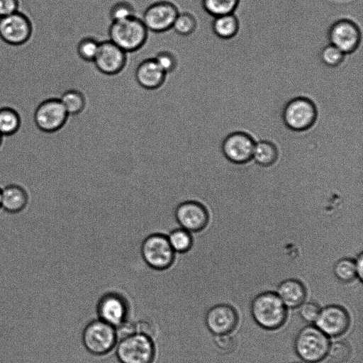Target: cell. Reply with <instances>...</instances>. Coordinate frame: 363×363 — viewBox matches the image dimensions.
<instances>
[{
  "instance_id": "1",
  "label": "cell",
  "mask_w": 363,
  "mask_h": 363,
  "mask_svg": "<svg viewBox=\"0 0 363 363\" xmlns=\"http://www.w3.org/2000/svg\"><path fill=\"white\" fill-rule=\"evenodd\" d=\"M250 312L255 322L267 330L280 328L287 318V308L277 294L272 291L262 292L254 297Z\"/></svg>"
},
{
  "instance_id": "2",
  "label": "cell",
  "mask_w": 363,
  "mask_h": 363,
  "mask_svg": "<svg viewBox=\"0 0 363 363\" xmlns=\"http://www.w3.org/2000/svg\"><path fill=\"white\" fill-rule=\"evenodd\" d=\"M109 40L126 53L135 52L145 43L148 30L137 16L125 20L111 22L108 28Z\"/></svg>"
},
{
  "instance_id": "3",
  "label": "cell",
  "mask_w": 363,
  "mask_h": 363,
  "mask_svg": "<svg viewBox=\"0 0 363 363\" xmlns=\"http://www.w3.org/2000/svg\"><path fill=\"white\" fill-rule=\"evenodd\" d=\"M330 345L328 337L315 325L303 327L294 340L296 354L307 363H318L328 354Z\"/></svg>"
},
{
  "instance_id": "4",
  "label": "cell",
  "mask_w": 363,
  "mask_h": 363,
  "mask_svg": "<svg viewBox=\"0 0 363 363\" xmlns=\"http://www.w3.org/2000/svg\"><path fill=\"white\" fill-rule=\"evenodd\" d=\"M318 111L312 100L305 96H298L288 101L282 111L284 124L294 131H304L315 122Z\"/></svg>"
},
{
  "instance_id": "5",
  "label": "cell",
  "mask_w": 363,
  "mask_h": 363,
  "mask_svg": "<svg viewBox=\"0 0 363 363\" xmlns=\"http://www.w3.org/2000/svg\"><path fill=\"white\" fill-rule=\"evenodd\" d=\"M69 116L59 98H48L37 106L33 121L40 131L53 133L65 126Z\"/></svg>"
},
{
  "instance_id": "6",
  "label": "cell",
  "mask_w": 363,
  "mask_h": 363,
  "mask_svg": "<svg viewBox=\"0 0 363 363\" xmlns=\"http://www.w3.org/2000/svg\"><path fill=\"white\" fill-rule=\"evenodd\" d=\"M116 353L121 363H152L155 347L151 338L133 333L121 339Z\"/></svg>"
},
{
  "instance_id": "7",
  "label": "cell",
  "mask_w": 363,
  "mask_h": 363,
  "mask_svg": "<svg viewBox=\"0 0 363 363\" xmlns=\"http://www.w3.org/2000/svg\"><path fill=\"white\" fill-rule=\"evenodd\" d=\"M33 23L29 16L21 11L0 17V39L11 46H21L32 37Z\"/></svg>"
},
{
  "instance_id": "8",
  "label": "cell",
  "mask_w": 363,
  "mask_h": 363,
  "mask_svg": "<svg viewBox=\"0 0 363 363\" xmlns=\"http://www.w3.org/2000/svg\"><path fill=\"white\" fill-rule=\"evenodd\" d=\"M116 339L114 327L101 320L91 322L83 333L84 346L94 354L108 352L113 347Z\"/></svg>"
},
{
  "instance_id": "9",
  "label": "cell",
  "mask_w": 363,
  "mask_h": 363,
  "mask_svg": "<svg viewBox=\"0 0 363 363\" xmlns=\"http://www.w3.org/2000/svg\"><path fill=\"white\" fill-rule=\"evenodd\" d=\"M179 11L174 4L158 1L144 9L141 20L148 31L163 33L172 29Z\"/></svg>"
},
{
  "instance_id": "10",
  "label": "cell",
  "mask_w": 363,
  "mask_h": 363,
  "mask_svg": "<svg viewBox=\"0 0 363 363\" xmlns=\"http://www.w3.org/2000/svg\"><path fill=\"white\" fill-rule=\"evenodd\" d=\"M141 255L148 266L155 269H163L172 262L174 252L166 235L153 234L143 241Z\"/></svg>"
},
{
  "instance_id": "11",
  "label": "cell",
  "mask_w": 363,
  "mask_h": 363,
  "mask_svg": "<svg viewBox=\"0 0 363 363\" xmlns=\"http://www.w3.org/2000/svg\"><path fill=\"white\" fill-rule=\"evenodd\" d=\"M328 37L330 44L346 55L354 52L359 47L362 33L354 21L343 18L336 21L330 26Z\"/></svg>"
},
{
  "instance_id": "12",
  "label": "cell",
  "mask_w": 363,
  "mask_h": 363,
  "mask_svg": "<svg viewBox=\"0 0 363 363\" xmlns=\"http://www.w3.org/2000/svg\"><path fill=\"white\" fill-rule=\"evenodd\" d=\"M255 142L253 138L242 131L228 135L221 144L225 157L235 164H245L252 159Z\"/></svg>"
},
{
  "instance_id": "13",
  "label": "cell",
  "mask_w": 363,
  "mask_h": 363,
  "mask_svg": "<svg viewBox=\"0 0 363 363\" xmlns=\"http://www.w3.org/2000/svg\"><path fill=\"white\" fill-rule=\"evenodd\" d=\"M315 325L328 337H339L344 334L350 325L347 311L341 306L329 305L320 308Z\"/></svg>"
},
{
  "instance_id": "14",
  "label": "cell",
  "mask_w": 363,
  "mask_h": 363,
  "mask_svg": "<svg viewBox=\"0 0 363 363\" xmlns=\"http://www.w3.org/2000/svg\"><path fill=\"white\" fill-rule=\"evenodd\" d=\"M127 53L110 40L100 43L93 62L96 69L106 75H116L125 67Z\"/></svg>"
},
{
  "instance_id": "15",
  "label": "cell",
  "mask_w": 363,
  "mask_h": 363,
  "mask_svg": "<svg viewBox=\"0 0 363 363\" xmlns=\"http://www.w3.org/2000/svg\"><path fill=\"white\" fill-rule=\"evenodd\" d=\"M176 219L189 232H198L208 224L209 214L206 206L200 202L187 201L180 203L175 211Z\"/></svg>"
},
{
  "instance_id": "16",
  "label": "cell",
  "mask_w": 363,
  "mask_h": 363,
  "mask_svg": "<svg viewBox=\"0 0 363 363\" xmlns=\"http://www.w3.org/2000/svg\"><path fill=\"white\" fill-rule=\"evenodd\" d=\"M205 322L208 330L215 335L230 334L238 325V315L232 306L217 304L207 311Z\"/></svg>"
},
{
  "instance_id": "17",
  "label": "cell",
  "mask_w": 363,
  "mask_h": 363,
  "mask_svg": "<svg viewBox=\"0 0 363 363\" xmlns=\"http://www.w3.org/2000/svg\"><path fill=\"white\" fill-rule=\"evenodd\" d=\"M98 313L101 320L118 327L125 321L126 306L123 298L116 292H108L99 302Z\"/></svg>"
},
{
  "instance_id": "18",
  "label": "cell",
  "mask_w": 363,
  "mask_h": 363,
  "mask_svg": "<svg viewBox=\"0 0 363 363\" xmlns=\"http://www.w3.org/2000/svg\"><path fill=\"white\" fill-rule=\"evenodd\" d=\"M167 74L154 58L145 59L139 63L135 72L137 83L147 90L157 89L162 86Z\"/></svg>"
},
{
  "instance_id": "19",
  "label": "cell",
  "mask_w": 363,
  "mask_h": 363,
  "mask_svg": "<svg viewBox=\"0 0 363 363\" xmlns=\"http://www.w3.org/2000/svg\"><path fill=\"white\" fill-rule=\"evenodd\" d=\"M29 201L26 189L18 184H11L1 189V208L9 213L23 211Z\"/></svg>"
},
{
  "instance_id": "20",
  "label": "cell",
  "mask_w": 363,
  "mask_h": 363,
  "mask_svg": "<svg viewBox=\"0 0 363 363\" xmlns=\"http://www.w3.org/2000/svg\"><path fill=\"white\" fill-rule=\"evenodd\" d=\"M277 294L287 308L299 307L307 295L304 284L296 279L282 281L278 286Z\"/></svg>"
},
{
  "instance_id": "21",
  "label": "cell",
  "mask_w": 363,
  "mask_h": 363,
  "mask_svg": "<svg viewBox=\"0 0 363 363\" xmlns=\"http://www.w3.org/2000/svg\"><path fill=\"white\" fill-rule=\"evenodd\" d=\"M212 30L222 39H230L236 35L239 30V21L234 13L214 17Z\"/></svg>"
},
{
  "instance_id": "22",
  "label": "cell",
  "mask_w": 363,
  "mask_h": 363,
  "mask_svg": "<svg viewBox=\"0 0 363 363\" xmlns=\"http://www.w3.org/2000/svg\"><path fill=\"white\" fill-rule=\"evenodd\" d=\"M279 152L272 142L262 140L255 143L252 158L261 167H268L277 160Z\"/></svg>"
},
{
  "instance_id": "23",
  "label": "cell",
  "mask_w": 363,
  "mask_h": 363,
  "mask_svg": "<svg viewBox=\"0 0 363 363\" xmlns=\"http://www.w3.org/2000/svg\"><path fill=\"white\" fill-rule=\"evenodd\" d=\"M21 125V117L15 108L11 106L0 107V133L11 136L16 133Z\"/></svg>"
},
{
  "instance_id": "24",
  "label": "cell",
  "mask_w": 363,
  "mask_h": 363,
  "mask_svg": "<svg viewBox=\"0 0 363 363\" xmlns=\"http://www.w3.org/2000/svg\"><path fill=\"white\" fill-rule=\"evenodd\" d=\"M69 116L81 113L86 106L84 95L77 89H68L59 98Z\"/></svg>"
},
{
  "instance_id": "25",
  "label": "cell",
  "mask_w": 363,
  "mask_h": 363,
  "mask_svg": "<svg viewBox=\"0 0 363 363\" xmlns=\"http://www.w3.org/2000/svg\"><path fill=\"white\" fill-rule=\"evenodd\" d=\"M240 0H201L202 9L209 15L216 17L233 13Z\"/></svg>"
},
{
  "instance_id": "26",
  "label": "cell",
  "mask_w": 363,
  "mask_h": 363,
  "mask_svg": "<svg viewBox=\"0 0 363 363\" xmlns=\"http://www.w3.org/2000/svg\"><path fill=\"white\" fill-rule=\"evenodd\" d=\"M197 20L190 11H181L178 13L172 29L182 36H188L196 30Z\"/></svg>"
},
{
  "instance_id": "27",
  "label": "cell",
  "mask_w": 363,
  "mask_h": 363,
  "mask_svg": "<svg viewBox=\"0 0 363 363\" xmlns=\"http://www.w3.org/2000/svg\"><path fill=\"white\" fill-rule=\"evenodd\" d=\"M335 277L343 283H349L357 278L354 259L344 257L337 260L333 267Z\"/></svg>"
},
{
  "instance_id": "28",
  "label": "cell",
  "mask_w": 363,
  "mask_h": 363,
  "mask_svg": "<svg viewBox=\"0 0 363 363\" xmlns=\"http://www.w3.org/2000/svg\"><path fill=\"white\" fill-rule=\"evenodd\" d=\"M167 237L174 252H186L192 244L191 233L181 228L171 231Z\"/></svg>"
},
{
  "instance_id": "29",
  "label": "cell",
  "mask_w": 363,
  "mask_h": 363,
  "mask_svg": "<svg viewBox=\"0 0 363 363\" xmlns=\"http://www.w3.org/2000/svg\"><path fill=\"white\" fill-rule=\"evenodd\" d=\"M137 10L129 2L120 1L113 4L108 9L111 22L128 19L136 16Z\"/></svg>"
},
{
  "instance_id": "30",
  "label": "cell",
  "mask_w": 363,
  "mask_h": 363,
  "mask_svg": "<svg viewBox=\"0 0 363 363\" xmlns=\"http://www.w3.org/2000/svg\"><path fill=\"white\" fill-rule=\"evenodd\" d=\"M99 45L100 42L92 37L83 38L77 44V55L84 61L93 62L99 51Z\"/></svg>"
},
{
  "instance_id": "31",
  "label": "cell",
  "mask_w": 363,
  "mask_h": 363,
  "mask_svg": "<svg viewBox=\"0 0 363 363\" xmlns=\"http://www.w3.org/2000/svg\"><path fill=\"white\" fill-rule=\"evenodd\" d=\"M351 353V347L347 341L337 340L330 343L327 356L334 363H342L350 357Z\"/></svg>"
},
{
  "instance_id": "32",
  "label": "cell",
  "mask_w": 363,
  "mask_h": 363,
  "mask_svg": "<svg viewBox=\"0 0 363 363\" xmlns=\"http://www.w3.org/2000/svg\"><path fill=\"white\" fill-rule=\"evenodd\" d=\"M345 56V53L330 43L323 47L320 54L323 64L332 67L340 65L343 62Z\"/></svg>"
},
{
  "instance_id": "33",
  "label": "cell",
  "mask_w": 363,
  "mask_h": 363,
  "mask_svg": "<svg viewBox=\"0 0 363 363\" xmlns=\"http://www.w3.org/2000/svg\"><path fill=\"white\" fill-rule=\"evenodd\" d=\"M153 58L167 74L174 71L177 67V59L170 51H160Z\"/></svg>"
},
{
  "instance_id": "34",
  "label": "cell",
  "mask_w": 363,
  "mask_h": 363,
  "mask_svg": "<svg viewBox=\"0 0 363 363\" xmlns=\"http://www.w3.org/2000/svg\"><path fill=\"white\" fill-rule=\"evenodd\" d=\"M299 308L301 317L303 320L308 323H314L320 310L319 306L312 301L303 302Z\"/></svg>"
},
{
  "instance_id": "35",
  "label": "cell",
  "mask_w": 363,
  "mask_h": 363,
  "mask_svg": "<svg viewBox=\"0 0 363 363\" xmlns=\"http://www.w3.org/2000/svg\"><path fill=\"white\" fill-rule=\"evenodd\" d=\"M214 342L219 350L225 353L232 352L236 345L235 338L230 334L216 335Z\"/></svg>"
},
{
  "instance_id": "36",
  "label": "cell",
  "mask_w": 363,
  "mask_h": 363,
  "mask_svg": "<svg viewBox=\"0 0 363 363\" xmlns=\"http://www.w3.org/2000/svg\"><path fill=\"white\" fill-rule=\"evenodd\" d=\"M19 0H0V17L6 16L20 10Z\"/></svg>"
},
{
  "instance_id": "37",
  "label": "cell",
  "mask_w": 363,
  "mask_h": 363,
  "mask_svg": "<svg viewBox=\"0 0 363 363\" xmlns=\"http://www.w3.org/2000/svg\"><path fill=\"white\" fill-rule=\"evenodd\" d=\"M356 272H357V278L359 279V281H362L363 279V254L360 252L354 259Z\"/></svg>"
},
{
  "instance_id": "38",
  "label": "cell",
  "mask_w": 363,
  "mask_h": 363,
  "mask_svg": "<svg viewBox=\"0 0 363 363\" xmlns=\"http://www.w3.org/2000/svg\"><path fill=\"white\" fill-rule=\"evenodd\" d=\"M1 208V188L0 187V209Z\"/></svg>"
},
{
  "instance_id": "39",
  "label": "cell",
  "mask_w": 363,
  "mask_h": 363,
  "mask_svg": "<svg viewBox=\"0 0 363 363\" xmlns=\"http://www.w3.org/2000/svg\"><path fill=\"white\" fill-rule=\"evenodd\" d=\"M2 142H3V136L0 133V147H1V145H2Z\"/></svg>"
},
{
  "instance_id": "40",
  "label": "cell",
  "mask_w": 363,
  "mask_h": 363,
  "mask_svg": "<svg viewBox=\"0 0 363 363\" xmlns=\"http://www.w3.org/2000/svg\"><path fill=\"white\" fill-rule=\"evenodd\" d=\"M293 363H301V362H293Z\"/></svg>"
}]
</instances>
